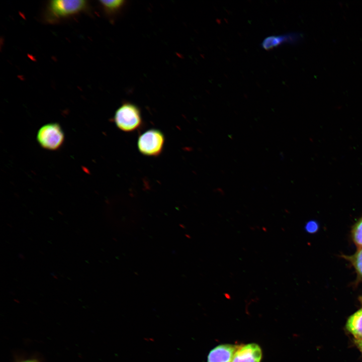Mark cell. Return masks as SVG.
Instances as JSON below:
<instances>
[{"label": "cell", "mask_w": 362, "mask_h": 362, "mask_svg": "<svg viewBox=\"0 0 362 362\" xmlns=\"http://www.w3.org/2000/svg\"><path fill=\"white\" fill-rule=\"evenodd\" d=\"M117 127L125 132L139 128L142 124L140 109L135 104L125 102L116 111L113 119Z\"/></svg>", "instance_id": "cell-1"}, {"label": "cell", "mask_w": 362, "mask_h": 362, "mask_svg": "<svg viewBox=\"0 0 362 362\" xmlns=\"http://www.w3.org/2000/svg\"><path fill=\"white\" fill-rule=\"evenodd\" d=\"M164 142V136L161 131L151 129L139 136L137 147L140 152L145 156H157L162 152Z\"/></svg>", "instance_id": "cell-2"}, {"label": "cell", "mask_w": 362, "mask_h": 362, "mask_svg": "<svg viewBox=\"0 0 362 362\" xmlns=\"http://www.w3.org/2000/svg\"><path fill=\"white\" fill-rule=\"evenodd\" d=\"M83 0H55L49 3L47 14L51 19H59L77 14L87 6Z\"/></svg>", "instance_id": "cell-3"}, {"label": "cell", "mask_w": 362, "mask_h": 362, "mask_svg": "<svg viewBox=\"0 0 362 362\" xmlns=\"http://www.w3.org/2000/svg\"><path fill=\"white\" fill-rule=\"evenodd\" d=\"M37 140L42 147L50 150L59 149L64 141V134L57 123L45 124L38 130Z\"/></svg>", "instance_id": "cell-4"}, {"label": "cell", "mask_w": 362, "mask_h": 362, "mask_svg": "<svg viewBox=\"0 0 362 362\" xmlns=\"http://www.w3.org/2000/svg\"><path fill=\"white\" fill-rule=\"evenodd\" d=\"M262 349L256 343L240 344L235 350L231 362H260Z\"/></svg>", "instance_id": "cell-5"}, {"label": "cell", "mask_w": 362, "mask_h": 362, "mask_svg": "<svg viewBox=\"0 0 362 362\" xmlns=\"http://www.w3.org/2000/svg\"><path fill=\"white\" fill-rule=\"evenodd\" d=\"M238 345L225 343L216 346L209 352L207 362H231Z\"/></svg>", "instance_id": "cell-6"}, {"label": "cell", "mask_w": 362, "mask_h": 362, "mask_svg": "<svg viewBox=\"0 0 362 362\" xmlns=\"http://www.w3.org/2000/svg\"><path fill=\"white\" fill-rule=\"evenodd\" d=\"M346 327L356 339H362V309L349 317Z\"/></svg>", "instance_id": "cell-7"}, {"label": "cell", "mask_w": 362, "mask_h": 362, "mask_svg": "<svg viewBox=\"0 0 362 362\" xmlns=\"http://www.w3.org/2000/svg\"><path fill=\"white\" fill-rule=\"evenodd\" d=\"M301 35L291 34L282 36H274L266 38L262 42V46L265 49L272 48L284 42H295L300 39Z\"/></svg>", "instance_id": "cell-8"}, {"label": "cell", "mask_w": 362, "mask_h": 362, "mask_svg": "<svg viewBox=\"0 0 362 362\" xmlns=\"http://www.w3.org/2000/svg\"><path fill=\"white\" fill-rule=\"evenodd\" d=\"M100 3L105 11L111 15L120 12L126 5V1L123 0L100 1Z\"/></svg>", "instance_id": "cell-9"}, {"label": "cell", "mask_w": 362, "mask_h": 362, "mask_svg": "<svg viewBox=\"0 0 362 362\" xmlns=\"http://www.w3.org/2000/svg\"><path fill=\"white\" fill-rule=\"evenodd\" d=\"M352 237L355 243L362 248V218L355 225L352 230Z\"/></svg>", "instance_id": "cell-10"}, {"label": "cell", "mask_w": 362, "mask_h": 362, "mask_svg": "<svg viewBox=\"0 0 362 362\" xmlns=\"http://www.w3.org/2000/svg\"><path fill=\"white\" fill-rule=\"evenodd\" d=\"M352 261L355 269L362 277V248L353 256Z\"/></svg>", "instance_id": "cell-11"}, {"label": "cell", "mask_w": 362, "mask_h": 362, "mask_svg": "<svg viewBox=\"0 0 362 362\" xmlns=\"http://www.w3.org/2000/svg\"><path fill=\"white\" fill-rule=\"evenodd\" d=\"M318 228V225L317 222L314 221H309L306 225L305 229L306 231L310 233L316 232Z\"/></svg>", "instance_id": "cell-12"}, {"label": "cell", "mask_w": 362, "mask_h": 362, "mask_svg": "<svg viewBox=\"0 0 362 362\" xmlns=\"http://www.w3.org/2000/svg\"><path fill=\"white\" fill-rule=\"evenodd\" d=\"M16 362H40L39 360L34 358H25L19 360Z\"/></svg>", "instance_id": "cell-13"}, {"label": "cell", "mask_w": 362, "mask_h": 362, "mask_svg": "<svg viewBox=\"0 0 362 362\" xmlns=\"http://www.w3.org/2000/svg\"><path fill=\"white\" fill-rule=\"evenodd\" d=\"M355 341L358 349L362 352V339H356Z\"/></svg>", "instance_id": "cell-14"}, {"label": "cell", "mask_w": 362, "mask_h": 362, "mask_svg": "<svg viewBox=\"0 0 362 362\" xmlns=\"http://www.w3.org/2000/svg\"><path fill=\"white\" fill-rule=\"evenodd\" d=\"M361 302H362V298H361Z\"/></svg>", "instance_id": "cell-15"}]
</instances>
